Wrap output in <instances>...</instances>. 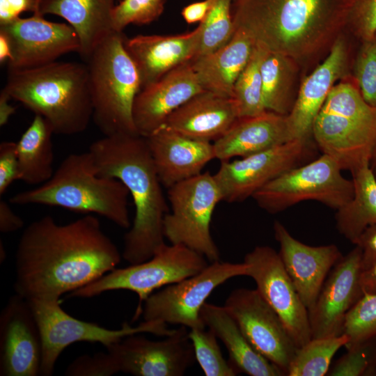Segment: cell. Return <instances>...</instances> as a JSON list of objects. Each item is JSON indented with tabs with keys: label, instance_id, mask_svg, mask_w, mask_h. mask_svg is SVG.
Listing matches in <instances>:
<instances>
[{
	"label": "cell",
	"instance_id": "obj_1",
	"mask_svg": "<svg viewBox=\"0 0 376 376\" xmlns=\"http://www.w3.org/2000/svg\"><path fill=\"white\" fill-rule=\"evenodd\" d=\"M121 258L95 216L61 225L47 215L19 238L14 290L28 301H58L116 268Z\"/></svg>",
	"mask_w": 376,
	"mask_h": 376
},
{
	"label": "cell",
	"instance_id": "obj_2",
	"mask_svg": "<svg viewBox=\"0 0 376 376\" xmlns=\"http://www.w3.org/2000/svg\"><path fill=\"white\" fill-rule=\"evenodd\" d=\"M88 151L97 175L120 180L133 199L135 215L124 236L122 257L130 265L150 259L165 244L163 224L169 209L146 138L104 136Z\"/></svg>",
	"mask_w": 376,
	"mask_h": 376
},
{
	"label": "cell",
	"instance_id": "obj_3",
	"mask_svg": "<svg viewBox=\"0 0 376 376\" xmlns=\"http://www.w3.org/2000/svg\"><path fill=\"white\" fill-rule=\"evenodd\" d=\"M352 0H235V30L269 52L292 59L311 56L338 38Z\"/></svg>",
	"mask_w": 376,
	"mask_h": 376
},
{
	"label": "cell",
	"instance_id": "obj_4",
	"mask_svg": "<svg viewBox=\"0 0 376 376\" xmlns=\"http://www.w3.org/2000/svg\"><path fill=\"white\" fill-rule=\"evenodd\" d=\"M3 89L12 100L42 116L56 134L81 133L93 118L86 63L56 61L30 68H8Z\"/></svg>",
	"mask_w": 376,
	"mask_h": 376
},
{
	"label": "cell",
	"instance_id": "obj_5",
	"mask_svg": "<svg viewBox=\"0 0 376 376\" xmlns=\"http://www.w3.org/2000/svg\"><path fill=\"white\" fill-rule=\"evenodd\" d=\"M129 195L120 180L97 175L93 157L88 151L69 155L49 180L35 189L13 195L9 202L95 213L120 228H129Z\"/></svg>",
	"mask_w": 376,
	"mask_h": 376
},
{
	"label": "cell",
	"instance_id": "obj_6",
	"mask_svg": "<svg viewBox=\"0 0 376 376\" xmlns=\"http://www.w3.org/2000/svg\"><path fill=\"white\" fill-rule=\"evenodd\" d=\"M312 136L322 154L352 173L370 165L376 146V108L366 102L358 86L340 82L315 117Z\"/></svg>",
	"mask_w": 376,
	"mask_h": 376
},
{
	"label": "cell",
	"instance_id": "obj_7",
	"mask_svg": "<svg viewBox=\"0 0 376 376\" xmlns=\"http://www.w3.org/2000/svg\"><path fill=\"white\" fill-rule=\"evenodd\" d=\"M122 32L113 31L85 61L89 75L93 119L104 136L138 134L132 110L142 88L138 68L125 46Z\"/></svg>",
	"mask_w": 376,
	"mask_h": 376
},
{
	"label": "cell",
	"instance_id": "obj_8",
	"mask_svg": "<svg viewBox=\"0 0 376 376\" xmlns=\"http://www.w3.org/2000/svg\"><path fill=\"white\" fill-rule=\"evenodd\" d=\"M207 259L186 246L164 244L148 260L124 268H115L95 281L69 294L91 298L111 290L135 292L139 304L134 320L141 315L145 300L156 290L196 274L207 265Z\"/></svg>",
	"mask_w": 376,
	"mask_h": 376
},
{
	"label": "cell",
	"instance_id": "obj_9",
	"mask_svg": "<svg viewBox=\"0 0 376 376\" xmlns=\"http://www.w3.org/2000/svg\"><path fill=\"white\" fill-rule=\"evenodd\" d=\"M167 189L171 210L164 219L165 238L171 244L198 252L210 263L219 260V251L210 232L212 213L222 201L214 175L201 173Z\"/></svg>",
	"mask_w": 376,
	"mask_h": 376
},
{
	"label": "cell",
	"instance_id": "obj_10",
	"mask_svg": "<svg viewBox=\"0 0 376 376\" xmlns=\"http://www.w3.org/2000/svg\"><path fill=\"white\" fill-rule=\"evenodd\" d=\"M341 168L330 156L295 166L255 192L252 198L269 213H277L302 201H315L336 210L354 194L353 181L343 177Z\"/></svg>",
	"mask_w": 376,
	"mask_h": 376
},
{
	"label": "cell",
	"instance_id": "obj_11",
	"mask_svg": "<svg viewBox=\"0 0 376 376\" xmlns=\"http://www.w3.org/2000/svg\"><path fill=\"white\" fill-rule=\"evenodd\" d=\"M58 301H29L40 328L42 353L40 375L50 376L61 352L76 342L100 343L106 347L123 338L150 333L159 336L170 335L175 329L159 321H143L136 327L128 322L119 329H109L96 323L79 320L63 311Z\"/></svg>",
	"mask_w": 376,
	"mask_h": 376
},
{
	"label": "cell",
	"instance_id": "obj_12",
	"mask_svg": "<svg viewBox=\"0 0 376 376\" xmlns=\"http://www.w3.org/2000/svg\"><path fill=\"white\" fill-rule=\"evenodd\" d=\"M245 263L217 260L202 271L152 293L143 302L141 315L145 321L184 326L189 329L206 328L201 308L212 291L226 281L247 276Z\"/></svg>",
	"mask_w": 376,
	"mask_h": 376
},
{
	"label": "cell",
	"instance_id": "obj_13",
	"mask_svg": "<svg viewBox=\"0 0 376 376\" xmlns=\"http://www.w3.org/2000/svg\"><path fill=\"white\" fill-rule=\"evenodd\" d=\"M247 276L276 313L297 348L311 340L308 312L288 274L279 253L268 246H257L244 258Z\"/></svg>",
	"mask_w": 376,
	"mask_h": 376
},
{
	"label": "cell",
	"instance_id": "obj_14",
	"mask_svg": "<svg viewBox=\"0 0 376 376\" xmlns=\"http://www.w3.org/2000/svg\"><path fill=\"white\" fill-rule=\"evenodd\" d=\"M135 334L107 347L119 372L134 376H182L196 361L189 329L180 326L162 340Z\"/></svg>",
	"mask_w": 376,
	"mask_h": 376
},
{
	"label": "cell",
	"instance_id": "obj_15",
	"mask_svg": "<svg viewBox=\"0 0 376 376\" xmlns=\"http://www.w3.org/2000/svg\"><path fill=\"white\" fill-rule=\"evenodd\" d=\"M224 306L251 345L287 375L298 348L279 315L256 288L233 290Z\"/></svg>",
	"mask_w": 376,
	"mask_h": 376
},
{
	"label": "cell",
	"instance_id": "obj_16",
	"mask_svg": "<svg viewBox=\"0 0 376 376\" xmlns=\"http://www.w3.org/2000/svg\"><path fill=\"white\" fill-rule=\"evenodd\" d=\"M308 139H293L267 150L233 161H222L214 175L222 201H243L307 155Z\"/></svg>",
	"mask_w": 376,
	"mask_h": 376
},
{
	"label": "cell",
	"instance_id": "obj_17",
	"mask_svg": "<svg viewBox=\"0 0 376 376\" xmlns=\"http://www.w3.org/2000/svg\"><path fill=\"white\" fill-rule=\"evenodd\" d=\"M0 33L11 47L8 68L38 67L70 52L79 54L80 50L78 36L72 26L48 21L40 15L0 24Z\"/></svg>",
	"mask_w": 376,
	"mask_h": 376
},
{
	"label": "cell",
	"instance_id": "obj_18",
	"mask_svg": "<svg viewBox=\"0 0 376 376\" xmlns=\"http://www.w3.org/2000/svg\"><path fill=\"white\" fill-rule=\"evenodd\" d=\"M42 353L41 334L30 303L15 294L0 315V375H40Z\"/></svg>",
	"mask_w": 376,
	"mask_h": 376
},
{
	"label": "cell",
	"instance_id": "obj_19",
	"mask_svg": "<svg viewBox=\"0 0 376 376\" xmlns=\"http://www.w3.org/2000/svg\"><path fill=\"white\" fill-rule=\"evenodd\" d=\"M361 272V250L356 245L331 269L315 302L308 310L312 338L343 334L347 314L363 295Z\"/></svg>",
	"mask_w": 376,
	"mask_h": 376
},
{
	"label": "cell",
	"instance_id": "obj_20",
	"mask_svg": "<svg viewBox=\"0 0 376 376\" xmlns=\"http://www.w3.org/2000/svg\"><path fill=\"white\" fill-rule=\"evenodd\" d=\"M203 91L191 61L143 88L132 110L138 134L146 137L152 134L164 125L173 111Z\"/></svg>",
	"mask_w": 376,
	"mask_h": 376
},
{
	"label": "cell",
	"instance_id": "obj_21",
	"mask_svg": "<svg viewBox=\"0 0 376 376\" xmlns=\"http://www.w3.org/2000/svg\"><path fill=\"white\" fill-rule=\"evenodd\" d=\"M273 228L284 267L308 310L342 254L335 244L312 246L299 242L279 221H274Z\"/></svg>",
	"mask_w": 376,
	"mask_h": 376
},
{
	"label": "cell",
	"instance_id": "obj_22",
	"mask_svg": "<svg viewBox=\"0 0 376 376\" xmlns=\"http://www.w3.org/2000/svg\"><path fill=\"white\" fill-rule=\"evenodd\" d=\"M162 185L166 189L201 173L215 158L213 143L163 125L145 137Z\"/></svg>",
	"mask_w": 376,
	"mask_h": 376
},
{
	"label": "cell",
	"instance_id": "obj_23",
	"mask_svg": "<svg viewBox=\"0 0 376 376\" xmlns=\"http://www.w3.org/2000/svg\"><path fill=\"white\" fill-rule=\"evenodd\" d=\"M348 51L338 37L325 60L301 84L292 109L287 115L293 139H309L315 117L335 82L347 75Z\"/></svg>",
	"mask_w": 376,
	"mask_h": 376
},
{
	"label": "cell",
	"instance_id": "obj_24",
	"mask_svg": "<svg viewBox=\"0 0 376 376\" xmlns=\"http://www.w3.org/2000/svg\"><path fill=\"white\" fill-rule=\"evenodd\" d=\"M200 37L198 25L183 34L138 35L125 38V46L138 68L142 88L191 61L197 54Z\"/></svg>",
	"mask_w": 376,
	"mask_h": 376
},
{
	"label": "cell",
	"instance_id": "obj_25",
	"mask_svg": "<svg viewBox=\"0 0 376 376\" xmlns=\"http://www.w3.org/2000/svg\"><path fill=\"white\" fill-rule=\"evenodd\" d=\"M239 118L233 97L203 91L173 111L164 125L191 139L212 143Z\"/></svg>",
	"mask_w": 376,
	"mask_h": 376
},
{
	"label": "cell",
	"instance_id": "obj_26",
	"mask_svg": "<svg viewBox=\"0 0 376 376\" xmlns=\"http://www.w3.org/2000/svg\"><path fill=\"white\" fill-rule=\"evenodd\" d=\"M291 140L287 115L267 111L258 116L239 118L213 146L215 158L222 162L267 150Z\"/></svg>",
	"mask_w": 376,
	"mask_h": 376
},
{
	"label": "cell",
	"instance_id": "obj_27",
	"mask_svg": "<svg viewBox=\"0 0 376 376\" xmlns=\"http://www.w3.org/2000/svg\"><path fill=\"white\" fill-rule=\"evenodd\" d=\"M255 43L246 31L236 29L225 45L194 58L192 68L203 90L232 97L234 85L251 58Z\"/></svg>",
	"mask_w": 376,
	"mask_h": 376
},
{
	"label": "cell",
	"instance_id": "obj_28",
	"mask_svg": "<svg viewBox=\"0 0 376 376\" xmlns=\"http://www.w3.org/2000/svg\"><path fill=\"white\" fill-rule=\"evenodd\" d=\"M115 0H41L38 13L63 17L76 31L85 61L111 33Z\"/></svg>",
	"mask_w": 376,
	"mask_h": 376
},
{
	"label": "cell",
	"instance_id": "obj_29",
	"mask_svg": "<svg viewBox=\"0 0 376 376\" xmlns=\"http://www.w3.org/2000/svg\"><path fill=\"white\" fill-rule=\"evenodd\" d=\"M200 316L205 327L224 345L228 352V361L237 373L250 376L285 375L251 345L224 306L205 302Z\"/></svg>",
	"mask_w": 376,
	"mask_h": 376
},
{
	"label": "cell",
	"instance_id": "obj_30",
	"mask_svg": "<svg viewBox=\"0 0 376 376\" xmlns=\"http://www.w3.org/2000/svg\"><path fill=\"white\" fill-rule=\"evenodd\" d=\"M51 125L35 115L17 143L20 180L29 185H42L54 174V150Z\"/></svg>",
	"mask_w": 376,
	"mask_h": 376
},
{
	"label": "cell",
	"instance_id": "obj_31",
	"mask_svg": "<svg viewBox=\"0 0 376 376\" xmlns=\"http://www.w3.org/2000/svg\"><path fill=\"white\" fill-rule=\"evenodd\" d=\"M352 175L353 196L337 210L336 221L339 233L356 244L367 228L376 225V176L370 165Z\"/></svg>",
	"mask_w": 376,
	"mask_h": 376
},
{
	"label": "cell",
	"instance_id": "obj_32",
	"mask_svg": "<svg viewBox=\"0 0 376 376\" xmlns=\"http://www.w3.org/2000/svg\"><path fill=\"white\" fill-rule=\"evenodd\" d=\"M294 60L267 50L260 64L263 96L267 111L288 115L292 108Z\"/></svg>",
	"mask_w": 376,
	"mask_h": 376
},
{
	"label": "cell",
	"instance_id": "obj_33",
	"mask_svg": "<svg viewBox=\"0 0 376 376\" xmlns=\"http://www.w3.org/2000/svg\"><path fill=\"white\" fill-rule=\"evenodd\" d=\"M348 343L345 334L319 338H311L299 347L293 357L288 376H324L329 369L336 352Z\"/></svg>",
	"mask_w": 376,
	"mask_h": 376
},
{
	"label": "cell",
	"instance_id": "obj_34",
	"mask_svg": "<svg viewBox=\"0 0 376 376\" xmlns=\"http://www.w3.org/2000/svg\"><path fill=\"white\" fill-rule=\"evenodd\" d=\"M266 49L255 43L252 55L234 85L235 100L240 118L253 117L267 111L263 96L260 64Z\"/></svg>",
	"mask_w": 376,
	"mask_h": 376
},
{
	"label": "cell",
	"instance_id": "obj_35",
	"mask_svg": "<svg viewBox=\"0 0 376 376\" xmlns=\"http://www.w3.org/2000/svg\"><path fill=\"white\" fill-rule=\"evenodd\" d=\"M234 1L213 0L207 15L199 24L201 37L195 57L214 52L232 38L235 31L232 14Z\"/></svg>",
	"mask_w": 376,
	"mask_h": 376
},
{
	"label": "cell",
	"instance_id": "obj_36",
	"mask_svg": "<svg viewBox=\"0 0 376 376\" xmlns=\"http://www.w3.org/2000/svg\"><path fill=\"white\" fill-rule=\"evenodd\" d=\"M207 328V327H206ZM206 328L189 329L196 360L206 376H235L238 373L221 352L217 337Z\"/></svg>",
	"mask_w": 376,
	"mask_h": 376
},
{
	"label": "cell",
	"instance_id": "obj_37",
	"mask_svg": "<svg viewBox=\"0 0 376 376\" xmlns=\"http://www.w3.org/2000/svg\"><path fill=\"white\" fill-rule=\"evenodd\" d=\"M343 334L348 337L347 350L376 338V294L363 295L347 314Z\"/></svg>",
	"mask_w": 376,
	"mask_h": 376
},
{
	"label": "cell",
	"instance_id": "obj_38",
	"mask_svg": "<svg viewBox=\"0 0 376 376\" xmlns=\"http://www.w3.org/2000/svg\"><path fill=\"white\" fill-rule=\"evenodd\" d=\"M165 0H121L111 15L114 31L122 32L129 24H146L157 19L164 9Z\"/></svg>",
	"mask_w": 376,
	"mask_h": 376
},
{
	"label": "cell",
	"instance_id": "obj_39",
	"mask_svg": "<svg viewBox=\"0 0 376 376\" xmlns=\"http://www.w3.org/2000/svg\"><path fill=\"white\" fill-rule=\"evenodd\" d=\"M354 70L356 82L363 100L376 108V36L362 41Z\"/></svg>",
	"mask_w": 376,
	"mask_h": 376
},
{
	"label": "cell",
	"instance_id": "obj_40",
	"mask_svg": "<svg viewBox=\"0 0 376 376\" xmlns=\"http://www.w3.org/2000/svg\"><path fill=\"white\" fill-rule=\"evenodd\" d=\"M376 366V349L373 340L348 349L329 372L331 376H360L370 373Z\"/></svg>",
	"mask_w": 376,
	"mask_h": 376
},
{
	"label": "cell",
	"instance_id": "obj_41",
	"mask_svg": "<svg viewBox=\"0 0 376 376\" xmlns=\"http://www.w3.org/2000/svg\"><path fill=\"white\" fill-rule=\"evenodd\" d=\"M346 25L361 41L376 36V0H352Z\"/></svg>",
	"mask_w": 376,
	"mask_h": 376
},
{
	"label": "cell",
	"instance_id": "obj_42",
	"mask_svg": "<svg viewBox=\"0 0 376 376\" xmlns=\"http://www.w3.org/2000/svg\"><path fill=\"white\" fill-rule=\"evenodd\" d=\"M118 373L111 354L98 352L76 358L66 368L68 376H111Z\"/></svg>",
	"mask_w": 376,
	"mask_h": 376
},
{
	"label": "cell",
	"instance_id": "obj_43",
	"mask_svg": "<svg viewBox=\"0 0 376 376\" xmlns=\"http://www.w3.org/2000/svg\"><path fill=\"white\" fill-rule=\"evenodd\" d=\"M17 180H20L17 143L3 141L0 144V195Z\"/></svg>",
	"mask_w": 376,
	"mask_h": 376
},
{
	"label": "cell",
	"instance_id": "obj_44",
	"mask_svg": "<svg viewBox=\"0 0 376 376\" xmlns=\"http://www.w3.org/2000/svg\"><path fill=\"white\" fill-rule=\"evenodd\" d=\"M38 10L37 0H0V24L11 22L26 11L36 14Z\"/></svg>",
	"mask_w": 376,
	"mask_h": 376
},
{
	"label": "cell",
	"instance_id": "obj_45",
	"mask_svg": "<svg viewBox=\"0 0 376 376\" xmlns=\"http://www.w3.org/2000/svg\"><path fill=\"white\" fill-rule=\"evenodd\" d=\"M356 245L361 250V269H364L376 260V225L367 228Z\"/></svg>",
	"mask_w": 376,
	"mask_h": 376
},
{
	"label": "cell",
	"instance_id": "obj_46",
	"mask_svg": "<svg viewBox=\"0 0 376 376\" xmlns=\"http://www.w3.org/2000/svg\"><path fill=\"white\" fill-rule=\"evenodd\" d=\"M23 226V219L13 211L6 201L1 199L0 231L2 233H12L21 229Z\"/></svg>",
	"mask_w": 376,
	"mask_h": 376
},
{
	"label": "cell",
	"instance_id": "obj_47",
	"mask_svg": "<svg viewBox=\"0 0 376 376\" xmlns=\"http://www.w3.org/2000/svg\"><path fill=\"white\" fill-rule=\"evenodd\" d=\"M213 0H203L192 3L185 6L182 12V16L188 24L201 22L207 15Z\"/></svg>",
	"mask_w": 376,
	"mask_h": 376
},
{
	"label": "cell",
	"instance_id": "obj_48",
	"mask_svg": "<svg viewBox=\"0 0 376 376\" xmlns=\"http://www.w3.org/2000/svg\"><path fill=\"white\" fill-rule=\"evenodd\" d=\"M359 281L363 295L376 294V260L361 269Z\"/></svg>",
	"mask_w": 376,
	"mask_h": 376
},
{
	"label": "cell",
	"instance_id": "obj_49",
	"mask_svg": "<svg viewBox=\"0 0 376 376\" xmlns=\"http://www.w3.org/2000/svg\"><path fill=\"white\" fill-rule=\"evenodd\" d=\"M12 100L9 95L3 88L0 93V126L5 125L10 116L15 113L16 107L9 103Z\"/></svg>",
	"mask_w": 376,
	"mask_h": 376
},
{
	"label": "cell",
	"instance_id": "obj_50",
	"mask_svg": "<svg viewBox=\"0 0 376 376\" xmlns=\"http://www.w3.org/2000/svg\"><path fill=\"white\" fill-rule=\"evenodd\" d=\"M12 56L11 47L7 38L0 33V62L8 61Z\"/></svg>",
	"mask_w": 376,
	"mask_h": 376
},
{
	"label": "cell",
	"instance_id": "obj_51",
	"mask_svg": "<svg viewBox=\"0 0 376 376\" xmlns=\"http://www.w3.org/2000/svg\"><path fill=\"white\" fill-rule=\"evenodd\" d=\"M370 166L376 176V146L372 155Z\"/></svg>",
	"mask_w": 376,
	"mask_h": 376
},
{
	"label": "cell",
	"instance_id": "obj_52",
	"mask_svg": "<svg viewBox=\"0 0 376 376\" xmlns=\"http://www.w3.org/2000/svg\"><path fill=\"white\" fill-rule=\"evenodd\" d=\"M6 257V250H5V248H4V245H3V244L2 243L1 240V242H0V261H1V263L4 262Z\"/></svg>",
	"mask_w": 376,
	"mask_h": 376
},
{
	"label": "cell",
	"instance_id": "obj_53",
	"mask_svg": "<svg viewBox=\"0 0 376 376\" xmlns=\"http://www.w3.org/2000/svg\"><path fill=\"white\" fill-rule=\"evenodd\" d=\"M37 1H38V10H39V7H40L41 0H37ZM38 13L36 14H38Z\"/></svg>",
	"mask_w": 376,
	"mask_h": 376
}]
</instances>
